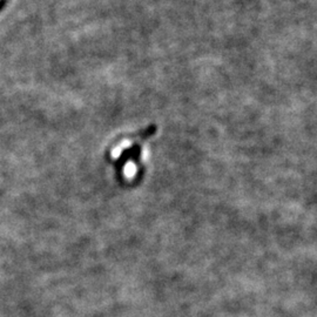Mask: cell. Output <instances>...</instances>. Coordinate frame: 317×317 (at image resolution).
Instances as JSON below:
<instances>
[{
  "instance_id": "obj_1",
  "label": "cell",
  "mask_w": 317,
  "mask_h": 317,
  "mask_svg": "<svg viewBox=\"0 0 317 317\" xmlns=\"http://www.w3.org/2000/svg\"><path fill=\"white\" fill-rule=\"evenodd\" d=\"M155 130H156V127L153 125L147 127L142 132L132 134V135L128 136L130 144L122 148V150L120 151V155L114 161V167L118 179H122L123 170H125L127 163H129V161H133V164H135L136 166H140V158L141 154H142V141L154 135Z\"/></svg>"
}]
</instances>
